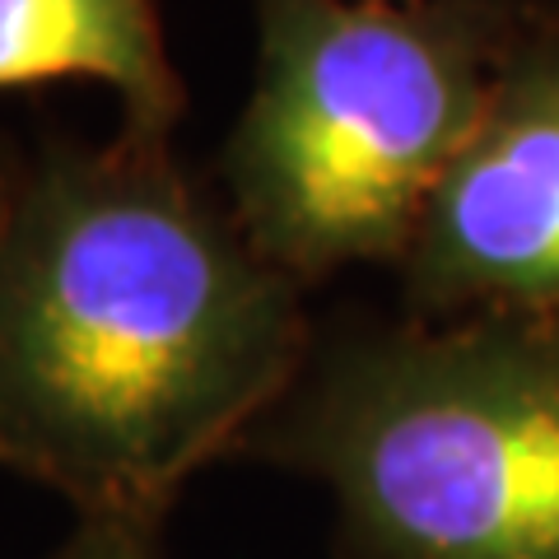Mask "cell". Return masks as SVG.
<instances>
[{
  "label": "cell",
  "instance_id": "6da1fadb",
  "mask_svg": "<svg viewBox=\"0 0 559 559\" xmlns=\"http://www.w3.org/2000/svg\"><path fill=\"white\" fill-rule=\"evenodd\" d=\"M312 355L304 285L168 145H47L0 210V466L164 527Z\"/></svg>",
  "mask_w": 559,
  "mask_h": 559
},
{
  "label": "cell",
  "instance_id": "7a4b0ae2",
  "mask_svg": "<svg viewBox=\"0 0 559 559\" xmlns=\"http://www.w3.org/2000/svg\"><path fill=\"white\" fill-rule=\"evenodd\" d=\"M546 10L527 0H257L229 215L299 285L401 266Z\"/></svg>",
  "mask_w": 559,
  "mask_h": 559
},
{
  "label": "cell",
  "instance_id": "3957f363",
  "mask_svg": "<svg viewBox=\"0 0 559 559\" xmlns=\"http://www.w3.org/2000/svg\"><path fill=\"white\" fill-rule=\"evenodd\" d=\"M238 457L326 485L341 559H559V318L312 345Z\"/></svg>",
  "mask_w": 559,
  "mask_h": 559
},
{
  "label": "cell",
  "instance_id": "277c9868",
  "mask_svg": "<svg viewBox=\"0 0 559 559\" xmlns=\"http://www.w3.org/2000/svg\"><path fill=\"white\" fill-rule=\"evenodd\" d=\"M406 275L411 318H559V14L513 51L433 191Z\"/></svg>",
  "mask_w": 559,
  "mask_h": 559
},
{
  "label": "cell",
  "instance_id": "5b68a950",
  "mask_svg": "<svg viewBox=\"0 0 559 559\" xmlns=\"http://www.w3.org/2000/svg\"><path fill=\"white\" fill-rule=\"evenodd\" d=\"M43 80L108 84L145 145H168L187 103L154 0H0V90Z\"/></svg>",
  "mask_w": 559,
  "mask_h": 559
},
{
  "label": "cell",
  "instance_id": "8992f818",
  "mask_svg": "<svg viewBox=\"0 0 559 559\" xmlns=\"http://www.w3.org/2000/svg\"><path fill=\"white\" fill-rule=\"evenodd\" d=\"M43 559H168V555L159 546V527L112 522V518H75V532Z\"/></svg>",
  "mask_w": 559,
  "mask_h": 559
},
{
  "label": "cell",
  "instance_id": "52a82bcc",
  "mask_svg": "<svg viewBox=\"0 0 559 559\" xmlns=\"http://www.w3.org/2000/svg\"><path fill=\"white\" fill-rule=\"evenodd\" d=\"M10 182H14V164L0 154V210H5V197H10Z\"/></svg>",
  "mask_w": 559,
  "mask_h": 559
}]
</instances>
